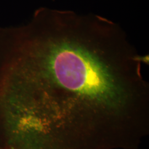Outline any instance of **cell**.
<instances>
[{
	"label": "cell",
	"mask_w": 149,
	"mask_h": 149,
	"mask_svg": "<svg viewBox=\"0 0 149 149\" xmlns=\"http://www.w3.org/2000/svg\"><path fill=\"white\" fill-rule=\"evenodd\" d=\"M141 66L104 24L57 16L16 38L0 94L18 125L49 149H134L149 119Z\"/></svg>",
	"instance_id": "obj_1"
}]
</instances>
